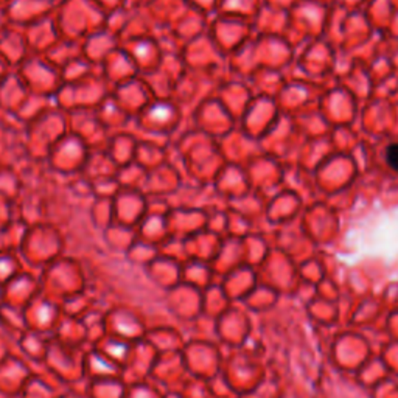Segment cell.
Instances as JSON below:
<instances>
[{
	"label": "cell",
	"mask_w": 398,
	"mask_h": 398,
	"mask_svg": "<svg viewBox=\"0 0 398 398\" xmlns=\"http://www.w3.org/2000/svg\"><path fill=\"white\" fill-rule=\"evenodd\" d=\"M386 161L390 168L398 170V143L390 145L386 151Z\"/></svg>",
	"instance_id": "obj_1"
}]
</instances>
